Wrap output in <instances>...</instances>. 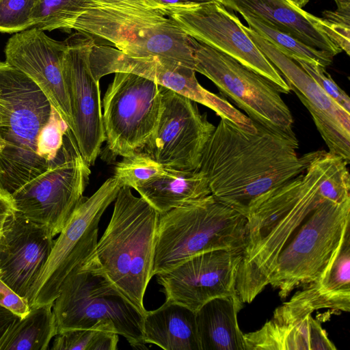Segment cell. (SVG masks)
<instances>
[{"instance_id": "obj_1", "label": "cell", "mask_w": 350, "mask_h": 350, "mask_svg": "<svg viewBox=\"0 0 350 350\" xmlns=\"http://www.w3.org/2000/svg\"><path fill=\"white\" fill-rule=\"evenodd\" d=\"M348 163L318 150L305 172L265 192L251 204L247 216L237 293L250 304L269 285L278 257L300 226L324 201L350 198Z\"/></svg>"}, {"instance_id": "obj_2", "label": "cell", "mask_w": 350, "mask_h": 350, "mask_svg": "<svg viewBox=\"0 0 350 350\" xmlns=\"http://www.w3.org/2000/svg\"><path fill=\"white\" fill-rule=\"evenodd\" d=\"M253 122L257 131L250 133L221 118L205 145L199 169L211 195L245 217L256 198L304 173L318 153L299 157L293 131Z\"/></svg>"}, {"instance_id": "obj_3", "label": "cell", "mask_w": 350, "mask_h": 350, "mask_svg": "<svg viewBox=\"0 0 350 350\" xmlns=\"http://www.w3.org/2000/svg\"><path fill=\"white\" fill-rule=\"evenodd\" d=\"M114 201L95 256L109 280L144 314V297L153 277L159 213L127 186L120 187Z\"/></svg>"}, {"instance_id": "obj_4", "label": "cell", "mask_w": 350, "mask_h": 350, "mask_svg": "<svg viewBox=\"0 0 350 350\" xmlns=\"http://www.w3.org/2000/svg\"><path fill=\"white\" fill-rule=\"evenodd\" d=\"M51 106L30 78L0 61V188L10 195L52 164L36 152Z\"/></svg>"}, {"instance_id": "obj_5", "label": "cell", "mask_w": 350, "mask_h": 350, "mask_svg": "<svg viewBox=\"0 0 350 350\" xmlns=\"http://www.w3.org/2000/svg\"><path fill=\"white\" fill-rule=\"evenodd\" d=\"M247 218L211 194L159 214L152 275L216 250H243Z\"/></svg>"}, {"instance_id": "obj_6", "label": "cell", "mask_w": 350, "mask_h": 350, "mask_svg": "<svg viewBox=\"0 0 350 350\" xmlns=\"http://www.w3.org/2000/svg\"><path fill=\"white\" fill-rule=\"evenodd\" d=\"M57 333L96 328L114 332L146 349L144 314L109 280L94 254L65 280L53 304Z\"/></svg>"}, {"instance_id": "obj_7", "label": "cell", "mask_w": 350, "mask_h": 350, "mask_svg": "<svg viewBox=\"0 0 350 350\" xmlns=\"http://www.w3.org/2000/svg\"><path fill=\"white\" fill-rule=\"evenodd\" d=\"M72 29L107 40L129 56H158L194 69L191 37L159 10L92 7L77 18Z\"/></svg>"}, {"instance_id": "obj_8", "label": "cell", "mask_w": 350, "mask_h": 350, "mask_svg": "<svg viewBox=\"0 0 350 350\" xmlns=\"http://www.w3.org/2000/svg\"><path fill=\"white\" fill-rule=\"evenodd\" d=\"M349 225L350 198L327 200L310 215L279 254L272 272L269 285L279 290L281 299L320 277Z\"/></svg>"}, {"instance_id": "obj_9", "label": "cell", "mask_w": 350, "mask_h": 350, "mask_svg": "<svg viewBox=\"0 0 350 350\" xmlns=\"http://www.w3.org/2000/svg\"><path fill=\"white\" fill-rule=\"evenodd\" d=\"M113 176L76 206L54 243L27 300L31 308L53 304L66 278L95 253L98 224L120 189Z\"/></svg>"}, {"instance_id": "obj_10", "label": "cell", "mask_w": 350, "mask_h": 350, "mask_svg": "<svg viewBox=\"0 0 350 350\" xmlns=\"http://www.w3.org/2000/svg\"><path fill=\"white\" fill-rule=\"evenodd\" d=\"M66 144L43 173L12 195L15 212L59 234L73 211L84 198L91 170L70 130Z\"/></svg>"}, {"instance_id": "obj_11", "label": "cell", "mask_w": 350, "mask_h": 350, "mask_svg": "<svg viewBox=\"0 0 350 350\" xmlns=\"http://www.w3.org/2000/svg\"><path fill=\"white\" fill-rule=\"evenodd\" d=\"M196 72L206 77L225 97L232 100L252 121L293 131L291 112L277 87L236 59L191 37Z\"/></svg>"}, {"instance_id": "obj_12", "label": "cell", "mask_w": 350, "mask_h": 350, "mask_svg": "<svg viewBox=\"0 0 350 350\" xmlns=\"http://www.w3.org/2000/svg\"><path fill=\"white\" fill-rule=\"evenodd\" d=\"M103 99L107 148L113 156L142 150L153 135L161 109L160 86L142 76L114 73Z\"/></svg>"}, {"instance_id": "obj_13", "label": "cell", "mask_w": 350, "mask_h": 350, "mask_svg": "<svg viewBox=\"0 0 350 350\" xmlns=\"http://www.w3.org/2000/svg\"><path fill=\"white\" fill-rule=\"evenodd\" d=\"M90 66L93 75L100 79L118 72L135 74L171 90L213 110L245 131L254 128L252 120L224 98L208 91L198 81L194 69L176 61L158 56L131 57L108 45L92 47Z\"/></svg>"}, {"instance_id": "obj_14", "label": "cell", "mask_w": 350, "mask_h": 350, "mask_svg": "<svg viewBox=\"0 0 350 350\" xmlns=\"http://www.w3.org/2000/svg\"><path fill=\"white\" fill-rule=\"evenodd\" d=\"M167 16L187 36L265 77L280 93L291 92L281 73L251 40L239 18L224 4L210 1L172 8Z\"/></svg>"}, {"instance_id": "obj_15", "label": "cell", "mask_w": 350, "mask_h": 350, "mask_svg": "<svg viewBox=\"0 0 350 350\" xmlns=\"http://www.w3.org/2000/svg\"><path fill=\"white\" fill-rule=\"evenodd\" d=\"M160 88L159 121L142 150L165 168L199 170L204 148L215 126L200 112L196 102L164 87Z\"/></svg>"}, {"instance_id": "obj_16", "label": "cell", "mask_w": 350, "mask_h": 350, "mask_svg": "<svg viewBox=\"0 0 350 350\" xmlns=\"http://www.w3.org/2000/svg\"><path fill=\"white\" fill-rule=\"evenodd\" d=\"M66 42L63 75L72 112L71 133L80 153L91 166L106 140L99 81L92 74L90 60L95 41L90 35L77 31Z\"/></svg>"}, {"instance_id": "obj_17", "label": "cell", "mask_w": 350, "mask_h": 350, "mask_svg": "<svg viewBox=\"0 0 350 350\" xmlns=\"http://www.w3.org/2000/svg\"><path fill=\"white\" fill-rule=\"evenodd\" d=\"M241 259L242 251H209L157 274V282L166 300L196 312L211 299L237 293L236 282Z\"/></svg>"}, {"instance_id": "obj_18", "label": "cell", "mask_w": 350, "mask_h": 350, "mask_svg": "<svg viewBox=\"0 0 350 350\" xmlns=\"http://www.w3.org/2000/svg\"><path fill=\"white\" fill-rule=\"evenodd\" d=\"M244 29L251 40L278 70L305 105L329 152L350 162V113L329 97L294 60L250 27Z\"/></svg>"}, {"instance_id": "obj_19", "label": "cell", "mask_w": 350, "mask_h": 350, "mask_svg": "<svg viewBox=\"0 0 350 350\" xmlns=\"http://www.w3.org/2000/svg\"><path fill=\"white\" fill-rule=\"evenodd\" d=\"M66 41L49 37L33 27L16 33L7 42L5 62L30 78L46 95L71 131L72 117L63 75Z\"/></svg>"}, {"instance_id": "obj_20", "label": "cell", "mask_w": 350, "mask_h": 350, "mask_svg": "<svg viewBox=\"0 0 350 350\" xmlns=\"http://www.w3.org/2000/svg\"><path fill=\"white\" fill-rule=\"evenodd\" d=\"M50 230L14 211L0 236V278L27 299L54 240Z\"/></svg>"}, {"instance_id": "obj_21", "label": "cell", "mask_w": 350, "mask_h": 350, "mask_svg": "<svg viewBox=\"0 0 350 350\" xmlns=\"http://www.w3.org/2000/svg\"><path fill=\"white\" fill-rule=\"evenodd\" d=\"M324 308L350 311V225L320 277L278 306L273 316L301 319Z\"/></svg>"}, {"instance_id": "obj_22", "label": "cell", "mask_w": 350, "mask_h": 350, "mask_svg": "<svg viewBox=\"0 0 350 350\" xmlns=\"http://www.w3.org/2000/svg\"><path fill=\"white\" fill-rule=\"evenodd\" d=\"M242 16L256 17L299 41L334 56L342 51L333 40L326 21L298 7L291 0H223Z\"/></svg>"}, {"instance_id": "obj_23", "label": "cell", "mask_w": 350, "mask_h": 350, "mask_svg": "<svg viewBox=\"0 0 350 350\" xmlns=\"http://www.w3.org/2000/svg\"><path fill=\"white\" fill-rule=\"evenodd\" d=\"M246 350H334L321 323L304 318L273 316L259 329L243 334Z\"/></svg>"}, {"instance_id": "obj_24", "label": "cell", "mask_w": 350, "mask_h": 350, "mask_svg": "<svg viewBox=\"0 0 350 350\" xmlns=\"http://www.w3.org/2000/svg\"><path fill=\"white\" fill-rule=\"evenodd\" d=\"M143 332L146 343L165 350H201L196 312L170 300L146 311Z\"/></svg>"}, {"instance_id": "obj_25", "label": "cell", "mask_w": 350, "mask_h": 350, "mask_svg": "<svg viewBox=\"0 0 350 350\" xmlns=\"http://www.w3.org/2000/svg\"><path fill=\"white\" fill-rule=\"evenodd\" d=\"M243 304L234 293L211 299L196 312L201 350H246L237 321Z\"/></svg>"}, {"instance_id": "obj_26", "label": "cell", "mask_w": 350, "mask_h": 350, "mask_svg": "<svg viewBox=\"0 0 350 350\" xmlns=\"http://www.w3.org/2000/svg\"><path fill=\"white\" fill-rule=\"evenodd\" d=\"M135 190L159 214L211 194L208 180L200 170L169 168Z\"/></svg>"}, {"instance_id": "obj_27", "label": "cell", "mask_w": 350, "mask_h": 350, "mask_svg": "<svg viewBox=\"0 0 350 350\" xmlns=\"http://www.w3.org/2000/svg\"><path fill=\"white\" fill-rule=\"evenodd\" d=\"M57 334L53 304L31 308L11 327L0 350H46Z\"/></svg>"}, {"instance_id": "obj_28", "label": "cell", "mask_w": 350, "mask_h": 350, "mask_svg": "<svg viewBox=\"0 0 350 350\" xmlns=\"http://www.w3.org/2000/svg\"><path fill=\"white\" fill-rule=\"evenodd\" d=\"M242 16L247 22L248 27L291 59L315 62L325 68L332 63L334 56L330 53L307 45L256 17L249 15Z\"/></svg>"}, {"instance_id": "obj_29", "label": "cell", "mask_w": 350, "mask_h": 350, "mask_svg": "<svg viewBox=\"0 0 350 350\" xmlns=\"http://www.w3.org/2000/svg\"><path fill=\"white\" fill-rule=\"evenodd\" d=\"M92 0H36L33 27L43 31L72 29L77 18L85 11Z\"/></svg>"}, {"instance_id": "obj_30", "label": "cell", "mask_w": 350, "mask_h": 350, "mask_svg": "<svg viewBox=\"0 0 350 350\" xmlns=\"http://www.w3.org/2000/svg\"><path fill=\"white\" fill-rule=\"evenodd\" d=\"M118 334L103 329L66 330L55 336L52 350H116Z\"/></svg>"}, {"instance_id": "obj_31", "label": "cell", "mask_w": 350, "mask_h": 350, "mask_svg": "<svg viewBox=\"0 0 350 350\" xmlns=\"http://www.w3.org/2000/svg\"><path fill=\"white\" fill-rule=\"evenodd\" d=\"M164 167L145 152L123 157L114 169L113 177L120 185L136 189L164 172Z\"/></svg>"}, {"instance_id": "obj_32", "label": "cell", "mask_w": 350, "mask_h": 350, "mask_svg": "<svg viewBox=\"0 0 350 350\" xmlns=\"http://www.w3.org/2000/svg\"><path fill=\"white\" fill-rule=\"evenodd\" d=\"M68 130L66 122L51 106L48 121L40 130L37 139L38 155L52 163L64 144V137Z\"/></svg>"}, {"instance_id": "obj_33", "label": "cell", "mask_w": 350, "mask_h": 350, "mask_svg": "<svg viewBox=\"0 0 350 350\" xmlns=\"http://www.w3.org/2000/svg\"><path fill=\"white\" fill-rule=\"evenodd\" d=\"M36 0H0V32L18 33L34 26Z\"/></svg>"}, {"instance_id": "obj_34", "label": "cell", "mask_w": 350, "mask_h": 350, "mask_svg": "<svg viewBox=\"0 0 350 350\" xmlns=\"http://www.w3.org/2000/svg\"><path fill=\"white\" fill-rule=\"evenodd\" d=\"M293 60L299 65L329 97L350 113V98L349 96L339 87L324 67L317 63L301 59Z\"/></svg>"}, {"instance_id": "obj_35", "label": "cell", "mask_w": 350, "mask_h": 350, "mask_svg": "<svg viewBox=\"0 0 350 350\" xmlns=\"http://www.w3.org/2000/svg\"><path fill=\"white\" fill-rule=\"evenodd\" d=\"M323 19L328 22L334 41L347 55L350 54V8L325 10L322 13Z\"/></svg>"}, {"instance_id": "obj_36", "label": "cell", "mask_w": 350, "mask_h": 350, "mask_svg": "<svg viewBox=\"0 0 350 350\" xmlns=\"http://www.w3.org/2000/svg\"><path fill=\"white\" fill-rule=\"evenodd\" d=\"M0 306L23 318L30 310L28 301L0 278Z\"/></svg>"}, {"instance_id": "obj_37", "label": "cell", "mask_w": 350, "mask_h": 350, "mask_svg": "<svg viewBox=\"0 0 350 350\" xmlns=\"http://www.w3.org/2000/svg\"><path fill=\"white\" fill-rule=\"evenodd\" d=\"M104 6L130 7V8H140V9L157 10L147 0H92L88 8H92V7H104Z\"/></svg>"}, {"instance_id": "obj_38", "label": "cell", "mask_w": 350, "mask_h": 350, "mask_svg": "<svg viewBox=\"0 0 350 350\" xmlns=\"http://www.w3.org/2000/svg\"><path fill=\"white\" fill-rule=\"evenodd\" d=\"M158 10L162 12L165 16L169 10L175 8L187 7L203 3L216 1L223 3V0H147Z\"/></svg>"}, {"instance_id": "obj_39", "label": "cell", "mask_w": 350, "mask_h": 350, "mask_svg": "<svg viewBox=\"0 0 350 350\" xmlns=\"http://www.w3.org/2000/svg\"><path fill=\"white\" fill-rule=\"evenodd\" d=\"M20 318L0 306V347L11 327Z\"/></svg>"}, {"instance_id": "obj_40", "label": "cell", "mask_w": 350, "mask_h": 350, "mask_svg": "<svg viewBox=\"0 0 350 350\" xmlns=\"http://www.w3.org/2000/svg\"><path fill=\"white\" fill-rule=\"evenodd\" d=\"M13 211L11 195L0 188V236L5 221Z\"/></svg>"}, {"instance_id": "obj_41", "label": "cell", "mask_w": 350, "mask_h": 350, "mask_svg": "<svg viewBox=\"0 0 350 350\" xmlns=\"http://www.w3.org/2000/svg\"><path fill=\"white\" fill-rule=\"evenodd\" d=\"M337 5V9L343 10L350 8V0H334Z\"/></svg>"}, {"instance_id": "obj_42", "label": "cell", "mask_w": 350, "mask_h": 350, "mask_svg": "<svg viewBox=\"0 0 350 350\" xmlns=\"http://www.w3.org/2000/svg\"><path fill=\"white\" fill-rule=\"evenodd\" d=\"M293 3L299 8L304 7L309 1V0H291Z\"/></svg>"}]
</instances>
